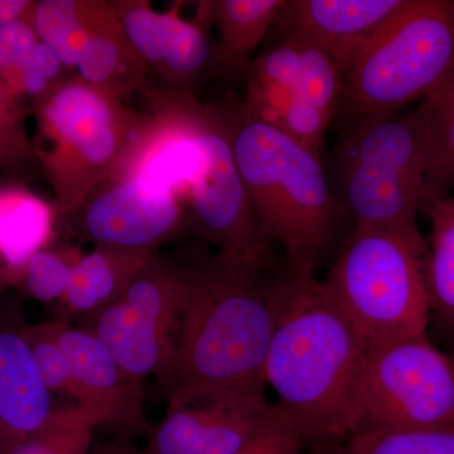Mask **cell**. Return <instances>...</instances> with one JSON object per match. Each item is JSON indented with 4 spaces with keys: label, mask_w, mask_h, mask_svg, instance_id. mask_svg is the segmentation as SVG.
<instances>
[{
    "label": "cell",
    "mask_w": 454,
    "mask_h": 454,
    "mask_svg": "<svg viewBox=\"0 0 454 454\" xmlns=\"http://www.w3.org/2000/svg\"><path fill=\"white\" fill-rule=\"evenodd\" d=\"M149 122L116 173L138 172L168 188L219 255L267 258V239L236 167L216 104L190 90L145 86Z\"/></svg>",
    "instance_id": "6da1fadb"
},
{
    "label": "cell",
    "mask_w": 454,
    "mask_h": 454,
    "mask_svg": "<svg viewBox=\"0 0 454 454\" xmlns=\"http://www.w3.org/2000/svg\"><path fill=\"white\" fill-rule=\"evenodd\" d=\"M369 348L322 280L284 267L264 381L307 446L336 447L356 429Z\"/></svg>",
    "instance_id": "7a4b0ae2"
},
{
    "label": "cell",
    "mask_w": 454,
    "mask_h": 454,
    "mask_svg": "<svg viewBox=\"0 0 454 454\" xmlns=\"http://www.w3.org/2000/svg\"><path fill=\"white\" fill-rule=\"evenodd\" d=\"M283 271L269 273L268 258L250 262L219 254L188 264L175 349L158 378L167 396L265 384Z\"/></svg>",
    "instance_id": "3957f363"
},
{
    "label": "cell",
    "mask_w": 454,
    "mask_h": 454,
    "mask_svg": "<svg viewBox=\"0 0 454 454\" xmlns=\"http://www.w3.org/2000/svg\"><path fill=\"white\" fill-rule=\"evenodd\" d=\"M216 106L262 235L282 245L288 270L315 274L346 216L322 158L260 121L241 101L226 98Z\"/></svg>",
    "instance_id": "277c9868"
},
{
    "label": "cell",
    "mask_w": 454,
    "mask_h": 454,
    "mask_svg": "<svg viewBox=\"0 0 454 454\" xmlns=\"http://www.w3.org/2000/svg\"><path fill=\"white\" fill-rule=\"evenodd\" d=\"M426 259L420 231L355 225L322 282L370 346L427 336Z\"/></svg>",
    "instance_id": "5b68a950"
},
{
    "label": "cell",
    "mask_w": 454,
    "mask_h": 454,
    "mask_svg": "<svg viewBox=\"0 0 454 454\" xmlns=\"http://www.w3.org/2000/svg\"><path fill=\"white\" fill-rule=\"evenodd\" d=\"M33 112L38 167L61 220L116 172L149 122V114L133 112L74 74Z\"/></svg>",
    "instance_id": "8992f818"
},
{
    "label": "cell",
    "mask_w": 454,
    "mask_h": 454,
    "mask_svg": "<svg viewBox=\"0 0 454 454\" xmlns=\"http://www.w3.org/2000/svg\"><path fill=\"white\" fill-rule=\"evenodd\" d=\"M454 59V0H405L343 73L340 125L397 115Z\"/></svg>",
    "instance_id": "52a82bcc"
},
{
    "label": "cell",
    "mask_w": 454,
    "mask_h": 454,
    "mask_svg": "<svg viewBox=\"0 0 454 454\" xmlns=\"http://www.w3.org/2000/svg\"><path fill=\"white\" fill-rule=\"evenodd\" d=\"M334 151V196L355 225L420 231L430 207L426 142L415 110L340 125Z\"/></svg>",
    "instance_id": "ba28073f"
},
{
    "label": "cell",
    "mask_w": 454,
    "mask_h": 454,
    "mask_svg": "<svg viewBox=\"0 0 454 454\" xmlns=\"http://www.w3.org/2000/svg\"><path fill=\"white\" fill-rule=\"evenodd\" d=\"M454 424V358L427 336L370 346L358 393L360 429Z\"/></svg>",
    "instance_id": "9c48e42d"
},
{
    "label": "cell",
    "mask_w": 454,
    "mask_h": 454,
    "mask_svg": "<svg viewBox=\"0 0 454 454\" xmlns=\"http://www.w3.org/2000/svg\"><path fill=\"white\" fill-rule=\"evenodd\" d=\"M188 264L155 253L128 288L97 315L89 328L122 369L139 382L160 378L175 349L186 301Z\"/></svg>",
    "instance_id": "30bf717a"
},
{
    "label": "cell",
    "mask_w": 454,
    "mask_h": 454,
    "mask_svg": "<svg viewBox=\"0 0 454 454\" xmlns=\"http://www.w3.org/2000/svg\"><path fill=\"white\" fill-rule=\"evenodd\" d=\"M61 221L97 247L155 253L184 231L188 217L168 188L142 173L122 172L98 184Z\"/></svg>",
    "instance_id": "8fae6325"
},
{
    "label": "cell",
    "mask_w": 454,
    "mask_h": 454,
    "mask_svg": "<svg viewBox=\"0 0 454 454\" xmlns=\"http://www.w3.org/2000/svg\"><path fill=\"white\" fill-rule=\"evenodd\" d=\"M114 8L131 44L163 88L190 90L225 74L219 43L207 18L181 17L182 3L157 12L148 0H114Z\"/></svg>",
    "instance_id": "7c38bea8"
},
{
    "label": "cell",
    "mask_w": 454,
    "mask_h": 454,
    "mask_svg": "<svg viewBox=\"0 0 454 454\" xmlns=\"http://www.w3.org/2000/svg\"><path fill=\"white\" fill-rule=\"evenodd\" d=\"M265 384L168 397L151 454H236L270 409Z\"/></svg>",
    "instance_id": "4fadbf2b"
},
{
    "label": "cell",
    "mask_w": 454,
    "mask_h": 454,
    "mask_svg": "<svg viewBox=\"0 0 454 454\" xmlns=\"http://www.w3.org/2000/svg\"><path fill=\"white\" fill-rule=\"evenodd\" d=\"M56 330L73 363L80 391L77 405L95 429H106L125 439L146 432L143 382L131 378L89 328L73 327L59 319Z\"/></svg>",
    "instance_id": "5bb4252c"
},
{
    "label": "cell",
    "mask_w": 454,
    "mask_h": 454,
    "mask_svg": "<svg viewBox=\"0 0 454 454\" xmlns=\"http://www.w3.org/2000/svg\"><path fill=\"white\" fill-rule=\"evenodd\" d=\"M17 301H0V454H9L38 432L56 406L25 339Z\"/></svg>",
    "instance_id": "9a60e30c"
},
{
    "label": "cell",
    "mask_w": 454,
    "mask_h": 454,
    "mask_svg": "<svg viewBox=\"0 0 454 454\" xmlns=\"http://www.w3.org/2000/svg\"><path fill=\"white\" fill-rule=\"evenodd\" d=\"M405 0H286L276 25L283 40L306 42L333 57L342 73Z\"/></svg>",
    "instance_id": "2e32d148"
},
{
    "label": "cell",
    "mask_w": 454,
    "mask_h": 454,
    "mask_svg": "<svg viewBox=\"0 0 454 454\" xmlns=\"http://www.w3.org/2000/svg\"><path fill=\"white\" fill-rule=\"evenodd\" d=\"M59 215L16 179L0 182V293L16 289L29 260L55 245Z\"/></svg>",
    "instance_id": "e0dca14e"
},
{
    "label": "cell",
    "mask_w": 454,
    "mask_h": 454,
    "mask_svg": "<svg viewBox=\"0 0 454 454\" xmlns=\"http://www.w3.org/2000/svg\"><path fill=\"white\" fill-rule=\"evenodd\" d=\"M74 73L92 88L121 101L148 82V67L128 38L113 2H101Z\"/></svg>",
    "instance_id": "ac0fdd59"
},
{
    "label": "cell",
    "mask_w": 454,
    "mask_h": 454,
    "mask_svg": "<svg viewBox=\"0 0 454 454\" xmlns=\"http://www.w3.org/2000/svg\"><path fill=\"white\" fill-rule=\"evenodd\" d=\"M155 253L95 247L83 254L59 306L66 315H97L128 288Z\"/></svg>",
    "instance_id": "d6986e66"
},
{
    "label": "cell",
    "mask_w": 454,
    "mask_h": 454,
    "mask_svg": "<svg viewBox=\"0 0 454 454\" xmlns=\"http://www.w3.org/2000/svg\"><path fill=\"white\" fill-rule=\"evenodd\" d=\"M286 0H206L199 7L217 33L225 74H245L254 51L276 25Z\"/></svg>",
    "instance_id": "ffe728a7"
},
{
    "label": "cell",
    "mask_w": 454,
    "mask_h": 454,
    "mask_svg": "<svg viewBox=\"0 0 454 454\" xmlns=\"http://www.w3.org/2000/svg\"><path fill=\"white\" fill-rule=\"evenodd\" d=\"M429 166L430 206L454 186V59L446 74L415 107Z\"/></svg>",
    "instance_id": "44dd1931"
},
{
    "label": "cell",
    "mask_w": 454,
    "mask_h": 454,
    "mask_svg": "<svg viewBox=\"0 0 454 454\" xmlns=\"http://www.w3.org/2000/svg\"><path fill=\"white\" fill-rule=\"evenodd\" d=\"M297 43L282 40L278 46L253 59L247 74V95L241 103L267 124L279 127L284 114L297 98Z\"/></svg>",
    "instance_id": "7402d4cb"
},
{
    "label": "cell",
    "mask_w": 454,
    "mask_h": 454,
    "mask_svg": "<svg viewBox=\"0 0 454 454\" xmlns=\"http://www.w3.org/2000/svg\"><path fill=\"white\" fill-rule=\"evenodd\" d=\"M103 0H40L32 13L40 40L74 71L80 51Z\"/></svg>",
    "instance_id": "603a6c76"
},
{
    "label": "cell",
    "mask_w": 454,
    "mask_h": 454,
    "mask_svg": "<svg viewBox=\"0 0 454 454\" xmlns=\"http://www.w3.org/2000/svg\"><path fill=\"white\" fill-rule=\"evenodd\" d=\"M426 214L430 232L424 273L430 310L454 327V199L439 200Z\"/></svg>",
    "instance_id": "cb8c5ba5"
},
{
    "label": "cell",
    "mask_w": 454,
    "mask_h": 454,
    "mask_svg": "<svg viewBox=\"0 0 454 454\" xmlns=\"http://www.w3.org/2000/svg\"><path fill=\"white\" fill-rule=\"evenodd\" d=\"M330 454H454V424L424 429H360Z\"/></svg>",
    "instance_id": "d4e9b609"
},
{
    "label": "cell",
    "mask_w": 454,
    "mask_h": 454,
    "mask_svg": "<svg viewBox=\"0 0 454 454\" xmlns=\"http://www.w3.org/2000/svg\"><path fill=\"white\" fill-rule=\"evenodd\" d=\"M291 40V38H286ZM294 41L298 47L297 95L334 121L343 97V73L333 57L306 42Z\"/></svg>",
    "instance_id": "484cf974"
},
{
    "label": "cell",
    "mask_w": 454,
    "mask_h": 454,
    "mask_svg": "<svg viewBox=\"0 0 454 454\" xmlns=\"http://www.w3.org/2000/svg\"><path fill=\"white\" fill-rule=\"evenodd\" d=\"M94 430L82 406H59L38 432L9 454H89Z\"/></svg>",
    "instance_id": "4316f807"
},
{
    "label": "cell",
    "mask_w": 454,
    "mask_h": 454,
    "mask_svg": "<svg viewBox=\"0 0 454 454\" xmlns=\"http://www.w3.org/2000/svg\"><path fill=\"white\" fill-rule=\"evenodd\" d=\"M83 254L74 245H53L42 250L29 260L16 289L42 303H59Z\"/></svg>",
    "instance_id": "83f0119b"
},
{
    "label": "cell",
    "mask_w": 454,
    "mask_h": 454,
    "mask_svg": "<svg viewBox=\"0 0 454 454\" xmlns=\"http://www.w3.org/2000/svg\"><path fill=\"white\" fill-rule=\"evenodd\" d=\"M38 167L35 142L27 131L25 112L0 77V177L13 178Z\"/></svg>",
    "instance_id": "f1b7e54d"
},
{
    "label": "cell",
    "mask_w": 454,
    "mask_h": 454,
    "mask_svg": "<svg viewBox=\"0 0 454 454\" xmlns=\"http://www.w3.org/2000/svg\"><path fill=\"white\" fill-rule=\"evenodd\" d=\"M25 339L44 387L79 402L80 391L73 363L57 339L56 321L27 325Z\"/></svg>",
    "instance_id": "f546056e"
},
{
    "label": "cell",
    "mask_w": 454,
    "mask_h": 454,
    "mask_svg": "<svg viewBox=\"0 0 454 454\" xmlns=\"http://www.w3.org/2000/svg\"><path fill=\"white\" fill-rule=\"evenodd\" d=\"M73 74V71L66 68L59 57L40 40L22 64L0 77L18 100L29 98L35 107Z\"/></svg>",
    "instance_id": "4dcf8cb0"
},
{
    "label": "cell",
    "mask_w": 454,
    "mask_h": 454,
    "mask_svg": "<svg viewBox=\"0 0 454 454\" xmlns=\"http://www.w3.org/2000/svg\"><path fill=\"white\" fill-rule=\"evenodd\" d=\"M306 446L297 424L279 405L274 404L236 454H304Z\"/></svg>",
    "instance_id": "1f68e13d"
},
{
    "label": "cell",
    "mask_w": 454,
    "mask_h": 454,
    "mask_svg": "<svg viewBox=\"0 0 454 454\" xmlns=\"http://www.w3.org/2000/svg\"><path fill=\"white\" fill-rule=\"evenodd\" d=\"M331 124L333 121L321 110L297 95L284 114L278 129L307 151L321 157L325 131Z\"/></svg>",
    "instance_id": "d6a6232c"
},
{
    "label": "cell",
    "mask_w": 454,
    "mask_h": 454,
    "mask_svg": "<svg viewBox=\"0 0 454 454\" xmlns=\"http://www.w3.org/2000/svg\"><path fill=\"white\" fill-rule=\"evenodd\" d=\"M38 42L32 16L0 26V76L22 64Z\"/></svg>",
    "instance_id": "836d02e7"
},
{
    "label": "cell",
    "mask_w": 454,
    "mask_h": 454,
    "mask_svg": "<svg viewBox=\"0 0 454 454\" xmlns=\"http://www.w3.org/2000/svg\"><path fill=\"white\" fill-rule=\"evenodd\" d=\"M35 5L33 0H0V26L32 16Z\"/></svg>",
    "instance_id": "e575fe53"
}]
</instances>
